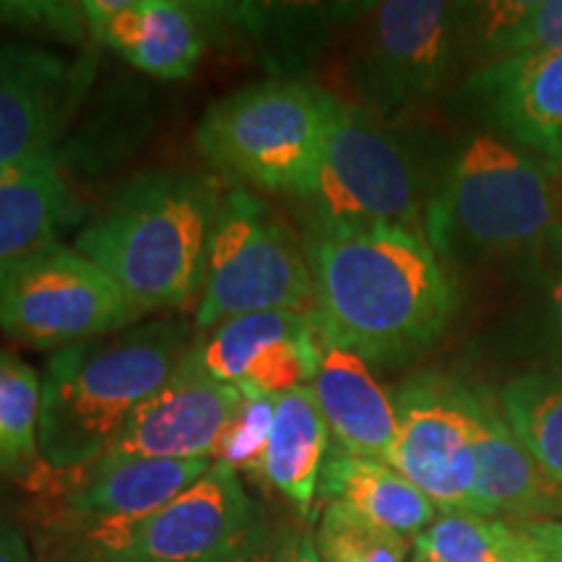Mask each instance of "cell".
Masks as SVG:
<instances>
[{"label": "cell", "mask_w": 562, "mask_h": 562, "mask_svg": "<svg viewBox=\"0 0 562 562\" xmlns=\"http://www.w3.org/2000/svg\"><path fill=\"white\" fill-rule=\"evenodd\" d=\"M305 250L321 328L362 360H409L446 331L456 284L417 229L313 220Z\"/></svg>", "instance_id": "cell-1"}, {"label": "cell", "mask_w": 562, "mask_h": 562, "mask_svg": "<svg viewBox=\"0 0 562 562\" xmlns=\"http://www.w3.org/2000/svg\"><path fill=\"white\" fill-rule=\"evenodd\" d=\"M222 193L195 172H140L76 235V250L121 286L140 315L201 292L209 232Z\"/></svg>", "instance_id": "cell-2"}, {"label": "cell", "mask_w": 562, "mask_h": 562, "mask_svg": "<svg viewBox=\"0 0 562 562\" xmlns=\"http://www.w3.org/2000/svg\"><path fill=\"white\" fill-rule=\"evenodd\" d=\"M191 349L186 323L159 321L55 351L42 372V459L55 469L100 461Z\"/></svg>", "instance_id": "cell-3"}, {"label": "cell", "mask_w": 562, "mask_h": 562, "mask_svg": "<svg viewBox=\"0 0 562 562\" xmlns=\"http://www.w3.org/2000/svg\"><path fill=\"white\" fill-rule=\"evenodd\" d=\"M328 91L302 81H263L214 102L195 149L232 180L305 199L318 178Z\"/></svg>", "instance_id": "cell-4"}, {"label": "cell", "mask_w": 562, "mask_h": 562, "mask_svg": "<svg viewBox=\"0 0 562 562\" xmlns=\"http://www.w3.org/2000/svg\"><path fill=\"white\" fill-rule=\"evenodd\" d=\"M273 311L315 313L305 243L269 203L232 188L209 232L195 326L211 331L224 321Z\"/></svg>", "instance_id": "cell-5"}, {"label": "cell", "mask_w": 562, "mask_h": 562, "mask_svg": "<svg viewBox=\"0 0 562 562\" xmlns=\"http://www.w3.org/2000/svg\"><path fill=\"white\" fill-rule=\"evenodd\" d=\"M560 222L550 172L495 136L463 146L446 188L430 203L427 237L435 250H516Z\"/></svg>", "instance_id": "cell-6"}, {"label": "cell", "mask_w": 562, "mask_h": 562, "mask_svg": "<svg viewBox=\"0 0 562 562\" xmlns=\"http://www.w3.org/2000/svg\"><path fill=\"white\" fill-rule=\"evenodd\" d=\"M144 318L121 286L83 252L63 243L26 252L0 269V331L32 347L117 334Z\"/></svg>", "instance_id": "cell-7"}, {"label": "cell", "mask_w": 562, "mask_h": 562, "mask_svg": "<svg viewBox=\"0 0 562 562\" xmlns=\"http://www.w3.org/2000/svg\"><path fill=\"white\" fill-rule=\"evenodd\" d=\"M261 531L232 467H214L170 505L128 526H97V562H240Z\"/></svg>", "instance_id": "cell-8"}, {"label": "cell", "mask_w": 562, "mask_h": 562, "mask_svg": "<svg viewBox=\"0 0 562 562\" xmlns=\"http://www.w3.org/2000/svg\"><path fill=\"white\" fill-rule=\"evenodd\" d=\"M313 220L417 229L419 193L412 161L368 115L328 94L326 136L313 193Z\"/></svg>", "instance_id": "cell-9"}, {"label": "cell", "mask_w": 562, "mask_h": 562, "mask_svg": "<svg viewBox=\"0 0 562 562\" xmlns=\"http://www.w3.org/2000/svg\"><path fill=\"white\" fill-rule=\"evenodd\" d=\"M396 438L385 463L435 508H474L476 391L440 375H419L398 391Z\"/></svg>", "instance_id": "cell-10"}, {"label": "cell", "mask_w": 562, "mask_h": 562, "mask_svg": "<svg viewBox=\"0 0 562 562\" xmlns=\"http://www.w3.org/2000/svg\"><path fill=\"white\" fill-rule=\"evenodd\" d=\"M459 5L389 0L372 11L362 50L368 100L385 112L412 108L438 91L456 53Z\"/></svg>", "instance_id": "cell-11"}, {"label": "cell", "mask_w": 562, "mask_h": 562, "mask_svg": "<svg viewBox=\"0 0 562 562\" xmlns=\"http://www.w3.org/2000/svg\"><path fill=\"white\" fill-rule=\"evenodd\" d=\"M323 328L315 313H250L211 328L193 357L245 402L307 389L321 362Z\"/></svg>", "instance_id": "cell-12"}, {"label": "cell", "mask_w": 562, "mask_h": 562, "mask_svg": "<svg viewBox=\"0 0 562 562\" xmlns=\"http://www.w3.org/2000/svg\"><path fill=\"white\" fill-rule=\"evenodd\" d=\"M243 404V393L211 378L191 349L170 381L133 414L97 467L138 459H216Z\"/></svg>", "instance_id": "cell-13"}, {"label": "cell", "mask_w": 562, "mask_h": 562, "mask_svg": "<svg viewBox=\"0 0 562 562\" xmlns=\"http://www.w3.org/2000/svg\"><path fill=\"white\" fill-rule=\"evenodd\" d=\"M81 94V70L55 53L0 45V161L32 165L55 157Z\"/></svg>", "instance_id": "cell-14"}, {"label": "cell", "mask_w": 562, "mask_h": 562, "mask_svg": "<svg viewBox=\"0 0 562 562\" xmlns=\"http://www.w3.org/2000/svg\"><path fill=\"white\" fill-rule=\"evenodd\" d=\"M87 30L133 68L157 79H186L199 66L203 42L191 13L165 0H91Z\"/></svg>", "instance_id": "cell-15"}, {"label": "cell", "mask_w": 562, "mask_h": 562, "mask_svg": "<svg viewBox=\"0 0 562 562\" xmlns=\"http://www.w3.org/2000/svg\"><path fill=\"white\" fill-rule=\"evenodd\" d=\"M311 391L344 456L385 459L396 438V404L375 381L368 360L326 331Z\"/></svg>", "instance_id": "cell-16"}, {"label": "cell", "mask_w": 562, "mask_h": 562, "mask_svg": "<svg viewBox=\"0 0 562 562\" xmlns=\"http://www.w3.org/2000/svg\"><path fill=\"white\" fill-rule=\"evenodd\" d=\"M480 516H552L562 513V487L542 472L513 432L503 409L476 391V484Z\"/></svg>", "instance_id": "cell-17"}, {"label": "cell", "mask_w": 562, "mask_h": 562, "mask_svg": "<svg viewBox=\"0 0 562 562\" xmlns=\"http://www.w3.org/2000/svg\"><path fill=\"white\" fill-rule=\"evenodd\" d=\"M469 89L490 104L495 121L529 149L562 154V53L501 58Z\"/></svg>", "instance_id": "cell-18"}, {"label": "cell", "mask_w": 562, "mask_h": 562, "mask_svg": "<svg viewBox=\"0 0 562 562\" xmlns=\"http://www.w3.org/2000/svg\"><path fill=\"white\" fill-rule=\"evenodd\" d=\"M214 459H138L94 467V474L70 497V510L97 526H128L149 518L191 490Z\"/></svg>", "instance_id": "cell-19"}, {"label": "cell", "mask_w": 562, "mask_h": 562, "mask_svg": "<svg viewBox=\"0 0 562 562\" xmlns=\"http://www.w3.org/2000/svg\"><path fill=\"white\" fill-rule=\"evenodd\" d=\"M323 495L378 529L417 537L435 521L438 508L414 484L381 459L334 456L321 474Z\"/></svg>", "instance_id": "cell-20"}, {"label": "cell", "mask_w": 562, "mask_h": 562, "mask_svg": "<svg viewBox=\"0 0 562 562\" xmlns=\"http://www.w3.org/2000/svg\"><path fill=\"white\" fill-rule=\"evenodd\" d=\"M328 435L331 432L311 385L273 398L271 430L258 472L302 513L313 508L326 467L323 459H326Z\"/></svg>", "instance_id": "cell-21"}, {"label": "cell", "mask_w": 562, "mask_h": 562, "mask_svg": "<svg viewBox=\"0 0 562 562\" xmlns=\"http://www.w3.org/2000/svg\"><path fill=\"white\" fill-rule=\"evenodd\" d=\"M79 216L81 203L70 193L55 157L32 161L0 186V269L58 243L60 232Z\"/></svg>", "instance_id": "cell-22"}, {"label": "cell", "mask_w": 562, "mask_h": 562, "mask_svg": "<svg viewBox=\"0 0 562 562\" xmlns=\"http://www.w3.org/2000/svg\"><path fill=\"white\" fill-rule=\"evenodd\" d=\"M417 562H537L521 526L469 510H446L414 539Z\"/></svg>", "instance_id": "cell-23"}, {"label": "cell", "mask_w": 562, "mask_h": 562, "mask_svg": "<svg viewBox=\"0 0 562 562\" xmlns=\"http://www.w3.org/2000/svg\"><path fill=\"white\" fill-rule=\"evenodd\" d=\"M501 409L542 472L562 487V370L513 378Z\"/></svg>", "instance_id": "cell-24"}, {"label": "cell", "mask_w": 562, "mask_h": 562, "mask_svg": "<svg viewBox=\"0 0 562 562\" xmlns=\"http://www.w3.org/2000/svg\"><path fill=\"white\" fill-rule=\"evenodd\" d=\"M42 375L0 349V474H26L40 459Z\"/></svg>", "instance_id": "cell-25"}, {"label": "cell", "mask_w": 562, "mask_h": 562, "mask_svg": "<svg viewBox=\"0 0 562 562\" xmlns=\"http://www.w3.org/2000/svg\"><path fill=\"white\" fill-rule=\"evenodd\" d=\"M484 40L503 58L562 53V0L484 5Z\"/></svg>", "instance_id": "cell-26"}, {"label": "cell", "mask_w": 562, "mask_h": 562, "mask_svg": "<svg viewBox=\"0 0 562 562\" xmlns=\"http://www.w3.org/2000/svg\"><path fill=\"white\" fill-rule=\"evenodd\" d=\"M321 562H406V544L398 533L362 521L341 505L328 503L315 533Z\"/></svg>", "instance_id": "cell-27"}, {"label": "cell", "mask_w": 562, "mask_h": 562, "mask_svg": "<svg viewBox=\"0 0 562 562\" xmlns=\"http://www.w3.org/2000/svg\"><path fill=\"white\" fill-rule=\"evenodd\" d=\"M271 419H273V398L245 402L240 414H237V419L232 422L229 432L224 435L214 461L227 463V467L235 469V472L237 469L258 472L266 440H269Z\"/></svg>", "instance_id": "cell-28"}, {"label": "cell", "mask_w": 562, "mask_h": 562, "mask_svg": "<svg viewBox=\"0 0 562 562\" xmlns=\"http://www.w3.org/2000/svg\"><path fill=\"white\" fill-rule=\"evenodd\" d=\"M529 539L537 562H562V524L560 521H529L521 526Z\"/></svg>", "instance_id": "cell-29"}, {"label": "cell", "mask_w": 562, "mask_h": 562, "mask_svg": "<svg viewBox=\"0 0 562 562\" xmlns=\"http://www.w3.org/2000/svg\"><path fill=\"white\" fill-rule=\"evenodd\" d=\"M269 562H321L315 537L307 531L284 533V539L273 547Z\"/></svg>", "instance_id": "cell-30"}, {"label": "cell", "mask_w": 562, "mask_h": 562, "mask_svg": "<svg viewBox=\"0 0 562 562\" xmlns=\"http://www.w3.org/2000/svg\"><path fill=\"white\" fill-rule=\"evenodd\" d=\"M0 562H32L24 537L3 521H0Z\"/></svg>", "instance_id": "cell-31"}, {"label": "cell", "mask_w": 562, "mask_h": 562, "mask_svg": "<svg viewBox=\"0 0 562 562\" xmlns=\"http://www.w3.org/2000/svg\"><path fill=\"white\" fill-rule=\"evenodd\" d=\"M552 307H554V321H558L560 334H562V271L558 273L552 284Z\"/></svg>", "instance_id": "cell-32"}, {"label": "cell", "mask_w": 562, "mask_h": 562, "mask_svg": "<svg viewBox=\"0 0 562 562\" xmlns=\"http://www.w3.org/2000/svg\"><path fill=\"white\" fill-rule=\"evenodd\" d=\"M24 167H30V165H5V161H0V186H3V182H9L11 178H16Z\"/></svg>", "instance_id": "cell-33"}]
</instances>
